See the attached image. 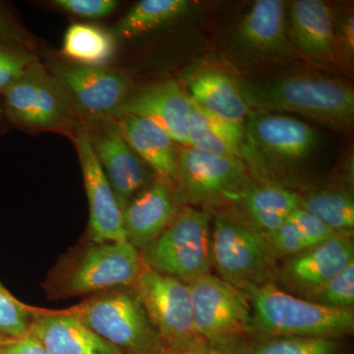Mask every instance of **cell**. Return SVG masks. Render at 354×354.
<instances>
[{
	"label": "cell",
	"instance_id": "obj_32",
	"mask_svg": "<svg viewBox=\"0 0 354 354\" xmlns=\"http://www.w3.org/2000/svg\"><path fill=\"white\" fill-rule=\"evenodd\" d=\"M34 65L31 55L13 46L11 41H0V92H6Z\"/></svg>",
	"mask_w": 354,
	"mask_h": 354
},
{
	"label": "cell",
	"instance_id": "obj_14",
	"mask_svg": "<svg viewBox=\"0 0 354 354\" xmlns=\"http://www.w3.org/2000/svg\"><path fill=\"white\" fill-rule=\"evenodd\" d=\"M76 145L90 209L91 241H127L122 209L102 169L92 140L81 133L77 137Z\"/></svg>",
	"mask_w": 354,
	"mask_h": 354
},
{
	"label": "cell",
	"instance_id": "obj_25",
	"mask_svg": "<svg viewBox=\"0 0 354 354\" xmlns=\"http://www.w3.org/2000/svg\"><path fill=\"white\" fill-rule=\"evenodd\" d=\"M339 235L342 234H337L304 209H297L278 230L266 237L276 258H288Z\"/></svg>",
	"mask_w": 354,
	"mask_h": 354
},
{
	"label": "cell",
	"instance_id": "obj_34",
	"mask_svg": "<svg viewBox=\"0 0 354 354\" xmlns=\"http://www.w3.org/2000/svg\"><path fill=\"white\" fill-rule=\"evenodd\" d=\"M249 341L211 342L200 339L186 348L167 349L165 354H245Z\"/></svg>",
	"mask_w": 354,
	"mask_h": 354
},
{
	"label": "cell",
	"instance_id": "obj_15",
	"mask_svg": "<svg viewBox=\"0 0 354 354\" xmlns=\"http://www.w3.org/2000/svg\"><path fill=\"white\" fill-rule=\"evenodd\" d=\"M191 109L189 95L176 81L167 80L131 93L118 116L148 118L160 125L174 142L188 146Z\"/></svg>",
	"mask_w": 354,
	"mask_h": 354
},
{
	"label": "cell",
	"instance_id": "obj_10",
	"mask_svg": "<svg viewBox=\"0 0 354 354\" xmlns=\"http://www.w3.org/2000/svg\"><path fill=\"white\" fill-rule=\"evenodd\" d=\"M239 158L216 156L186 146L177 156V201L209 205L232 201L248 180Z\"/></svg>",
	"mask_w": 354,
	"mask_h": 354
},
{
	"label": "cell",
	"instance_id": "obj_16",
	"mask_svg": "<svg viewBox=\"0 0 354 354\" xmlns=\"http://www.w3.org/2000/svg\"><path fill=\"white\" fill-rule=\"evenodd\" d=\"M177 204L176 192L162 181L142 190L122 209L127 241L145 250L174 220Z\"/></svg>",
	"mask_w": 354,
	"mask_h": 354
},
{
	"label": "cell",
	"instance_id": "obj_24",
	"mask_svg": "<svg viewBox=\"0 0 354 354\" xmlns=\"http://www.w3.org/2000/svg\"><path fill=\"white\" fill-rule=\"evenodd\" d=\"M244 140L245 125L223 120L204 111L192 101L188 146L213 155L241 158Z\"/></svg>",
	"mask_w": 354,
	"mask_h": 354
},
{
	"label": "cell",
	"instance_id": "obj_6",
	"mask_svg": "<svg viewBox=\"0 0 354 354\" xmlns=\"http://www.w3.org/2000/svg\"><path fill=\"white\" fill-rule=\"evenodd\" d=\"M143 267L140 251L128 241H91L62 266L50 288L55 297L66 298L132 288Z\"/></svg>",
	"mask_w": 354,
	"mask_h": 354
},
{
	"label": "cell",
	"instance_id": "obj_21",
	"mask_svg": "<svg viewBox=\"0 0 354 354\" xmlns=\"http://www.w3.org/2000/svg\"><path fill=\"white\" fill-rule=\"evenodd\" d=\"M92 143L118 204L123 209L148 183L145 167L120 131L109 130L102 133L95 141L92 140Z\"/></svg>",
	"mask_w": 354,
	"mask_h": 354
},
{
	"label": "cell",
	"instance_id": "obj_18",
	"mask_svg": "<svg viewBox=\"0 0 354 354\" xmlns=\"http://www.w3.org/2000/svg\"><path fill=\"white\" fill-rule=\"evenodd\" d=\"M290 39L305 57L322 64L337 59V34L330 7L321 0H297L288 13Z\"/></svg>",
	"mask_w": 354,
	"mask_h": 354
},
{
	"label": "cell",
	"instance_id": "obj_29",
	"mask_svg": "<svg viewBox=\"0 0 354 354\" xmlns=\"http://www.w3.org/2000/svg\"><path fill=\"white\" fill-rule=\"evenodd\" d=\"M245 354H346L342 339L279 337L251 339Z\"/></svg>",
	"mask_w": 354,
	"mask_h": 354
},
{
	"label": "cell",
	"instance_id": "obj_12",
	"mask_svg": "<svg viewBox=\"0 0 354 354\" xmlns=\"http://www.w3.org/2000/svg\"><path fill=\"white\" fill-rule=\"evenodd\" d=\"M354 263V243L351 236L339 235L304 252L285 258L277 269L276 279L286 292L305 297Z\"/></svg>",
	"mask_w": 354,
	"mask_h": 354
},
{
	"label": "cell",
	"instance_id": "obj_3",
	"mask_svg": "<svg viewBox=\"0 0 354 354\" xmlns=\"http://www.w3.org/2000/svg\"><path fill=\"white\" fill-rule=\"evenodd\" d=\"M251 339L279 337L342 339L354 332L353 310L328 308L281 290L274 283L247 293Z\"/></svg>",
	"mask_w": 354,
	"mask_h": 354
},
{
	"label": "cell",
	"instance_id": "obj_33",
	"mask_svg": "<svg viewBox=\"0 0 354 354\" xmlns=\"http://www.w3.org/2000/svg\"><path fill=\"white\" fill-rule=\"evenodd\" d=\"M55 4L66 12L91 19L106 17L118 6L115 0H57Z\"/></svg>",
	"mask_w": 354,
	"mask_h": 354
},
{
	"label": "cell",
	"instance_id": "obj_35",
	"mask_svg": "<svg viewBox=\"0 0 354 354\" xmlns=\"http://www.w3.org/2000/svg\"><path fill=\"white\" fill-rule=\"evenodd\" d=\"M0 354H48V351L31 330L19 339L0 344Z\"/></svg>",
	"mask_w": 354,
	"mask_h": 354
},
{
	"label": "cell",
	"instance_id": "obj_2",
	"mask_svg": "<svg viewBox=\"0 0 354 354\" xmlns=\"http://www.w3.org/2000/svg\"><path fill=\"white\" fill-rule=\"evenodd\" d=\"M237 82L252 111L300 114L335 129H346L353 124L354 92L341 81L293 75L262 84Z\"/></svg>",
	"mask_w": 354,
	"mask_h": 354
},
{
	"label": "cell",
	"instance_id": "obj_30",
	"mask_svg": "<svg viewBox=\"0 0 354 354\" xmlns=\"http://www.w3.org/2000/svg\"><path fill=\"white\" fill-rule=\"evenodd\" d=\"M32 321L34 307L17 299L0 281V344L27 335Z\"/></svg>",
	"mask_w": 354,
	"mask_h": 354
},
{
	"label": "cell",
	"instance_id": "obj_28",
	"mask_svg": "<svg viewBox=\"0 0 354 354\" xmlns=\"http://www.w3.org/2000/svg\"><path fill=\"white\" fill-rule=\"evenodd\" d=\"M190 8L186 0H142L116 27L121 38H132L178 19Z\"/></svg>",
	"mask_w": 354,
	"mask_h": 354
},
{
	"label": "cell",
	"instance_id": "obj_20",
	"mask_svg": "<svg viewBox=\"0 0 354 354\" xmlns=\"http://www.w3.org/2000/svg\"><path fill=\"white\" fill-rule=\"evenodd\" d=\"M232 202L236 206L237 215L268 236L278 230L292 212L300 209L301 194L290 188L249 178Z\"/></svg>",
	"mask_w": 354,
	"mask_h": 354
},
{
	"label": "cell",
	"instance_id": "obj_37",
	"mask_svg": "<svg viewBox=\"0 0 354 354\" xmlns=\"http://www.w3.org/2000/svg\"><path fill=\"white\" fill-rule=\"evenodd\" d=\"M21 38L22 36L17 26L14 24L13 21L9 19L6 14L0 11V41H18Z\"/></svg>",
	"mask_w": 354,
	"mask_h": 354
},
{
	"label": "cell",
	"instance_id": "obj_31",
	"mask_svg": "<svg viewBox=\"0 0 354 354\" xmlns=\"http://www.w3.org/2000/svg\"><path fill=\"white\" fill-rule=\"evenodd\" d=\"M304 298L328 308L353 310L354 263Z\"/></svg>",
	"mask_w": 354,
	"mask_h": 354
},
{
	"label": "cell",
	"instance_id": "obj_19",
	"mask_svg": "<svg viewBox=\"0 0 354 354\" xmlns=\"http://www.w3.org/2000/svg\"><path fill=\"white\" fill-rule=\"evenodd\" d=\"M31 332L48 354H122L64 309L34 307Z\"/></svg>",
	"mask_w": 354,
	"mask_h": 354
},
{
	"label": "cell",
	"instance_id": "obj_27",
	"mask_svg": "<svg viewBox=\"0 0 354 354\" xmlns=\"http://www.w3.org/2000/svg\"><path fill=\"white\" fill-rule=\"evenodd\" d=\"M115 48L113 37L102 28L73 24L65 32L62 53L77 64L104 66L113 59Z\"/></svg>",
	"mask_w": 354,
	"mask_h": 354
},
{
	"label": "cell",
	"instance_id": "obj_1",
	"mask_svg": "<svg viewBox=\"0 0 354 354\" xmlns=\"http://www.w3.org/2000/svg\"><path fill=\"white\" fill-rule=\"evenodd\" d=\"M326 148L322 135L308 123L252 111L245 122L241 158L256 181L292 189L318 165Z\"/></svg>",
	"mask_w": 354,
	"mask_h": 354
},
{
	"label": "cell",
	"instance_id": "obj_11",
	"mask_svg": "<svg viewBox=\"0 0 354 354\" xmlns=\"http://www.w3.org/2000/svg\"><path fill=\"white\" fill-rule=\"evenodd\" d=\"M57 77L64 95L90 118L120 115L132 93L127 77L104 66L65 64L58 67Z\"/></svg>",
	"mask_w": 354,
	"mask_h": 354
},
{
	"label": "cell",
	"instance_id": "obj_7",
	"mask_svg": "<svg viewBox=\"0 0 354 354\" xmlns=\"http://www.w3.org/2000/svg\"><path fill=\"white\" fill-rule=\"evenodd\" d=\"M211 237L208 212L186 207L178 211L171 225L140 255L150 269L190 285L211 272Z\"/></svg>",
	"mask_w": 354,
	"mask_h": 354
},
{
	"label": "cell",
	"instance_id": "obj_22",
	"mask_svg": "<svg viewBox=\"0 0 354 354\" xmlns=\"http://www.w3.org/2000/svg\"><path fill=\"white\" fill-rule=\"evenodd\" d=\"M118 131L133 152L150 165L160 181L171 188L176 186L177 155L174 141L160 125L141 116L122 115Z\"/></svg>",
	"mask_w": 354,
	"mask_h": 354
},
{
	"label": "cell",
	"instance_id": "obj_38",
	"mask_svg": "<svg viewBox=\"0 0 354 354\" xmlns=\"http://www.w3.org/2000/svg\"><path fill=\"white\" fill-rule=\"evenodd\" d=\"M2 115H3V111L0 108V120H1Z\"/></svg>",
	"mask_w": 354,
	"mask_h": 354
},
{
	"label": "cell",
	"instance_id": "obj_36",
	"mask_svg": "<svg viewBox=\"0 0 354 354\" xmlns=\"http://www.w3.org/2000/svg\"><path fill=\"white\" fill-rule=\"evenodd\" d=\"M341 41L342 50L346 57L351 59L354 53V20L353 16H348L342 23L341 31L337 36V41Z\"/></svg>",
	"mask_w": 354,
	"mask_h": 354
},
{
	"label": "cell",
	"instance_id": "obj_26",
	"mask_svg": "<svg viewBox=\"0 0 354 354\" xmlns=\"http://www.w3.org/2000/svg\"><path fill=\"white\" fill-rule=\"evenodd\" d=\"M300 209L337 234L351 236L354 228L353 194L342 188H326L301 195Z\"/></svg>",
	"mask_w": 354,
	"mask_h": 354
},
{
	"label": "cell",
	"instance_id": "obj_5",
	"mask_svg": "<svg viewBox=\"0 0 354 354\" xmlns=\"http://www.w3.org/2000/svg\"><path fill=\"white\" fill-rule=\"evenodd\" d=\"M122 354H165L167 346L132 288L97 293L64 309Z\"/></svg>",
	"mask_w": 354,
	"mask_h": 354
},
{
	"label": "cell",
	"instance_id": "obj_17",
	"mask_svg": "<svg viewBox=\"0 0 354 354\" xmlns=\"http://www.w3.org/2000/svg\"><path fill=\"white\" fill-rule=\"evenodd\" d=\"M235 39L241 50L253 57H290L292 50L286 30L285 2L256 1L239 23Z\"/></svg>",
	"mask_w": 354,
	"mask_h": 354
},
{
	"label": "cell",
	"instance_id": "obj_9",
	"mask_svg": "<svg viewBox=\"0 0 354 354\" xmlns=\"http://www.w3.org/2000/svg\"><path fill=\"white\" fill-rule=\"evenodd\" d=\"M132 288L167 349L203 339L193 327L189 285L144 265Z\"/></svg>",
	"mask_w": 354,
	"mask_h": 354
},
{
	"label": "cell",
	"instance_id": "obj_8",
	"mask_svg": "<svg viewBox=\"0 0 354 354\" xmlns=\"http://www.w3.org/2000/svg\"><path fill=\"white\" fill-rule=\"evenodd\" d=\"M193 327L211 342L250 341L251 306L243 291L206 274L189 285Z\"/></svg>",
	"mask_w": 354,
	"mask_h": 354
},
{
	"label": "cell",
	"instance_id": "obj_4",
	"mask_svg": "<svg viewBox=\"0 0 354 354\" xmlns=\"http://www.w3.org/2000/svg\"><path fill=\"white\" fill-rule=\"evenodd\" d=\"M211 239L218 278L245 295L274 283L278 266L267 237L235 212L215 216Z\"/></svg>",
	"mask_w": 354,
	"mask_h": 354
},
{
	"label": "cell",
	"instance_id": "obj_13",
	"mask_svg": "<svg viewBox=\"0 0 354 354\" xmlns=\"http://www.w3.org/2000/svg\"><path fill=\"white\" fill-rule=\"evenodd\" d=\"M10 120L25 127L53 128L68 120L62 88L36 64L4 92Z\"/></svg>",
	"mask_w": 354,
	"mask_h": 354
},
{
	"label": "cell",
	"instance_id": "obj_23",
	"mask_svg": "<svg viewBox=\"0 0 354 354\" xmlns=\"http://www.w3.org/2000/svg\"><path fill=\"white\" fill-rule=\"evenodd\" d=\"M186 84L193 102L223 120L245 125L252 113L237 80L221 70H198L188 75Z\"/></svg>",
	"mask_w": 354,
	"mask_h": 354
}]
</instances>
